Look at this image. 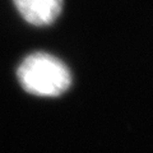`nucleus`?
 Masks as SVG:
<instances>
[{"mask_svg":"<svg viewBox=\"0 0 153 153\" xmlns=\"http://www.w3.org/2000/svg\"><path fill=\"white\" fill-rule=\"evenodd\" d=\"M17 75L22 88L38 97H57L71 84L70 70L64 61L42 51L25 57Z\"/></svg>","mask_w":153,"mask_h":153,"instance_id":"1","label":"nucleus"},{"mask_svg":"<svg viewBox=\"0 0 153 153\" xmlns=\"http://www.w3.org/2000/svg\"><path fill=\"white\" fill-rule=\"evenodd\" d=\"M18 13L36 27L50 26L59 18L64 0H13Z\"/></svg>","mask_w":153,"mask_h":153,"instance_id":"2","label":"nucleus"}]
</instances>
